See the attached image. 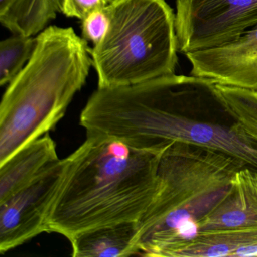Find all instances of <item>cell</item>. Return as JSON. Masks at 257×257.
I'll return each mask as SVG.
<instances>
[{
	"mask_svg": "<svg viewBox=\"0 0 257 257\" xmlns=\"http://www.w3.org/2000/svg\"><path fill=\"white\" fill-rule=\"evenodd\" d=\"M162 155L113 138L87 137L67 158L49 232L70 240L93 228L141 220L159 190Z\"/></svg>",
	"mask_w": 257,
	"mask_h": 257,
	"instance_id": "1",
	"label": "cell"
},
{
	"mask_svg": "<svg viewBox=\"0 0 257 257\" xmlns=\"http://www.w3.org/2000/svg\"><path fill=\"white\" fill-rule=\"evenodd\" d=\"M192 76H161L109 88L99 105V134L138 150L164 153L174 142L222 152L257 171V144L230 127L184 113Z\"/></svg>",
	"mask_w": 257,
	"mask_h": 257,
	"instance_id": "2",
	"label": "cell"
},
{
	"mask_svg": "<svg viewBox=\"0 0 257 257\" xmlns=\"http://www.w3.org/2000/svg\"><path fill=\"white\" fill-rule=\"evenodd\" d=\"M93 66L91 49L72 28L51 26L0 104V164L55 128Z\"/></svg>",
	"mask_w": 257,
	"mask_h": 257,
	"instance_id": "3",
	"label": "cell"
},
{
	"mask_svg": "<svg viewBox=\"0 0 257 257\" xmlns=\"http://www.w3.org/2000/svg\"><path fill=\"white\" fill-rule=\"evenodd\" d=\"M244 167L222 152L174 142L161 158L159 190L139 221L138 255L163 257L171 245L189 238L187 231L198 232L197 222L225 199Z\"/></svg>",
	"mask_w": 257,
	"mask_h": 257,
	"instance_id": "4",
	"label": "cell"
},
{
	"mask_svg": "<svg viewBox=\"0 0 257 257\" xmlns=\"http://www.w3.org/2000/svg\"><path fill=\"white\" fill-rule=\"evenodd\" d=\"M109 25L91 49L98 88L135 85L175 73L176 16L165 0H113Z\"/></svg>",
	"mask_w": 257,
	"mask_h": 257,
	"instance_id": "5",
	"label": "cell"
},
{
	"mask_svg": "<svg viewBox=\"0 0 257 257\" xmlns=\"http://www.w3.org/2000/svg\"><path fill=\"white\" fill-rule=\"evenodd\" d=\"M178 50L186 55L228 43L257 25V0H177Z\"/></svg>",
	"mask_w": 257,
	"mask_h": 257,
	"instance_id": "6",
	"label": "cell"
},
{
	"mask_svg": "<svg viewBox=\"0 0 257 257\" xmlns=\"http://www.w3.org/2000/svg\"><path fill=\"white\" fill-rule=\"evenodd\" d=\"M67 159H58L32 183L0 202V252L49 232V219L65 176Z\"/></svg>",
	"mask_w": 257,
	"mask_h": 257,
	"instance_id": "7",
	"label": "cell"
},
{
	"mask_svg": "<svg viewBox=\"0 0 257 257\" xmlns=\"http://www.w3.org/2000/svg\"><path fill=\"white\" fill-rule=\"evenodd\" d=\"M185 55L192 76L257 91V25L228 43Z\"/></svg>",
	"mask_w": 257,
	"mask_h": 257,
	"instance_id": "8",
	"label": "cell"
},
{
	"mask_svg": "<svg viewBox=\"0 0 257 257\" xmlns=\"http://www.w3.org/2000/svg\"><path fill=\"white\" fill-rule=\"evenodd\" d=\"M257 226V171L244 167L232 180L231 191L210 213L197 222V231Z\"/></svg>",
	"mask_w": 257,
	"mask_h": 257,
	"instance_id": "9",
	"label": "cell"
},
{
	"mask_svg": "<svg viewBox=\"0 0 257 257\" xmlns=\"http://www.w3.org/2000/svg\"><path fill=\"white\" fill-rule=\"evenodd\" d=\"M58 159L56 144L49 133L24 146L0 164V202L26 187Z\"/></svg>",
	"mask_w": 257,
	"mask_h": 257,
	"instance_id": "10",
	"label": "cell"
},
{
	"mask_svg": "<svg viewBox=\"0 0 257 257\" xmlns=\"http://www.w3.org/2000/svg\"><path fill=\"white\" fill-rule=\"evenodd\" d=\"M139 221L104 225L83 231L70 240L74 257H118L138 255Z\"/></svg>",
	"mask_w": 257,
	"mask_h": 257,
	"instance_id": "11",
	"label": "cell"
},
{
	"mask_svg": "<svg viewBox=\"0 0 257 257\" xmlns=\"http://www.w3.org/2000/svg\"><path fill=\"white\" fill-rule=\"evenodd\" d=\"M257 246V226L198 231L171 245L164 257L235 256L243 248Z\"/></svg>",
	"mask_w": 257,
	"mask_h": 257,
	"instance_id": "12",
	"label": "cell"
},
{
	"mask_svg": "<svg viewBox=\"0 0 257 257\" xmlns=\"http://www.w3.org/2000/svg\"><path fill=\"white\" fill-rule=\"evenodd\" d=\"M62 0H0V22L17 35L32 37L44 31L61 12Z\"/></svg>",
	"mask_w": 257,
	"mask_h": 257,
	"instance_id": "13",
	"label": "cell"
},
{
	"mask_svg": "<svg viewBox=\"0 0 257 257\" xmlns=\"http://www.w3.org/2000/svg\"><path fill=\"white\" fill-rule=\"evenodd\" d=\"M221 109L234 120L233 127L257 144V91L216 84Z\"/></svg>",
	"mask_w": 257,
	"mask_h": 257,
	"instance_id": "14",
	"label": "cell"
},
{
	"mask_svg": "<svg viewBox=\"0 0 257 257\" xmlns=\"http://www.w3.org/2000/svg\"><path fill=\"white\" fill-rule=\"evenodd\" d=\"M37 46V38L16 37L0 43V85L11 82L28 62Z\"/></svg>",
	"mask_w": 257,
	"mask_h": 257,
	"instance_id": "15",
	"label": "cell"
},
{
	"mask_svg": "<svg viewBox=\"0 0 257 257\" xmlns=\"http://www.w3.org/2000/svg\"><path fill=\"white\" fill-rule=\"evenodd\" d=\"M109 25V15L107 7L94 10L82 20V37L95 46L104 37Z\"/></svg>",
	"mask_w": 257,
	"mask_h": 257,
	"instance_id": "16",
	"label": "cell"
},
{
	"mask_svg": "<svg viewBox=\"0 0 257 257\" xmlns=\"http://www.w3.org/2000/svg\"><path fill=\"white\" fill-rule=\"evenodd\" d=\"M113 0H62L61 13L67 17L83 20L91 12L108 7Z\"/></svg>",
	"mask_w": 257,
	"mask_h": 257,
	"instance_id": "17",
	"label": "cell"
}]
</instances>
